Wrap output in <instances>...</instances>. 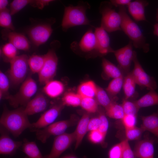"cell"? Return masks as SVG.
Listing matches in <instances>:
<instances>
[{"instance_id":"cell-1","label":"cell","mask_w":158,"mask_h":158,"mask_svg":"<svg viewBox=\"0 0 158 158\" xmlns=\"http://www.w3.org/2000/svg\"><path fill=\"white\" fill-rule=\"evenodd\" d=\"M28 116L23 108L10 110L5 107L1 117L0 124L13 136L17 137L31 126Z\"/></svg>"},{"instance_id":"cell-2","label":"cell","mask_w":158,"mask_h":158,"mask_svg":"<svg viewBox=\"0 0 158 158\" xmlns=\"http://www.w3.org/2000/svg\"><path fill=\"white\" fill-rule=\"evenodd\" d=\"M118 13L121 18V28L132 41L136 48L141 49L145 53L150 50V45L138 25L127 13L125 6L119 7Z\"/></svg>"},{"instance_id":"cell-3","label":"cell","mask_w":158,"mask_h":158,"mask_svg":"<svg viewBox=\"0 0 158 158\" xmlns=\"http://www.w3.org/2000/svg\"><path fill=\"white\" fill-rule=\"evenodd\" d=\"M90 8L87 2L83 1H79L76 6H65L61 24L62 30L66 32L73 27L90 25V21L86 15L87 10Z\"/></svg>"},{"instance_id":"cell-4","label":"cell","mask_w":158,"mask_h":158,"mask_svg":"<svg viewBox=\"0 0 158 158\" xmlns=\"http://www.w3.org/2000/svg\"><path fill=\"white\" fill-rule=\"evenodd\" d=\"M113 6L110 1H104L101 3L99 8L102 15L100 26L109 32L121 30L120 15Z\"/></svg>"},{"instance_id":"cell-5","label":"cell","mask_w":158,"mask_h":158,"mask_svg":"<svg viewBox=\"0 0 158 158\" xmlns=\"http://www.w3.org/2000/svg\"><path fill=\"white\" fill-rule=\"evenodd\" d=\"M37 84L31 76H28L22 83L18 92L14 96L7 97L10 104L16 108L26 105L37 90Z\"/></svg>"},{"instance_id":"cell-6","label":"cell","mask_w":158,"mask_h":158,"mask_svg":"<svg viewBox=\"0 0 158 158\" xmlns=\"http://www.w3.org/2000/svg\"><path fill=\"white\" fill-rule=\"evenodd\" d=\"M28 58L26 55L23 54L9 61L10 66L9 76L13 84L18 85L25 79L29 67Z\"/></svg>"},{"instance_id":"cell-7","label":"cell","mask_w":158,"mask_h":158,"mask_svg":"<svg viewBox=\"0 0 158 158\" xmlns=\"http://www.w3.org/2000/svg\"><path fill=\"white\" fill-rule=\"evenodd\" d=\"M45 55L44 65L38 73L40 83L44 85L53 80L56 74L58 63L57 56L53 48L49 49Z\"/></svg>"},{"instance_id":"cell-8","label":"cell","mask_w":158,"mask_h":158,"mask_svg":"<svg viewBox=\"0 0 158 158\" xmlns=\"http://www.w3.org/2000/svg\"><path fill=\"white\" fill-rule=\"evenodd\" d=\"M55 22V19L52 18L49 23L39 24L30 29L28 35L35 46L38 47L47 41L53 32L51 25Z\"/></svg>"},{"instance_id":"cell-9","label":"cell","mask_w":158,"mask_h":158,"mask_svg":"<svg viewBox=\"0 0 158 158\" xmlns=\"http://www.w3.org/2000/svg\"><path fill=\"white\" fill-rule=\"evenodd\" d=\"M133 61L134 67L131 74L136 84L140 86L145 87L149 90H155L157 85L154 78L149 76L144 70L139 61L135 51H134Z\"/></svg>"},{"instance_id":"cell-10","label":"cell","mask_w":158,"mask_h":158,"mask_svg":"<svg viewBox=\"0 0 158 158\" xmlns=\"http://www.w3.org/2000/svg\"><path fill=\"white\" fill-rule=\"evenodd\" d=\"M71 48L74 51L87 54L95 53L99 55L96 37L92 29L84 34L79 42H73L71 45Z\"/></svg>"},{"instance_id":"cell-11","label":"cell","mask_w":158,"mask_h":158,"mask_svg":"<svg viewBox=\"0 0 158 158\" xmlns=\"http://www.w3.org/2000/svg\"><path fill=\"white\" fill-rule=\"evenodd\" d=\"M73 121L67 120L59 121L36 131V138L42 143H45L52 135L58 136L65 133L73 123Z\"/></svg>"},{"instance_id":"cell-12","label":"cell","mask_w":158,"mask_h":158,"mask_svg":"<svg viewBox=\"0 0 158 158\" xmlns=\"http://www.w3.org/2000/svg\"><path fill=\"white\" fill-rule=\"evenodd\" d=\"M75 139V131L71 133H65L56 136L54 139L50 153L45 156V158H58Z\"/></svg>"},{"instance_id":"cell-13","label":"cell","mask_w":158,"mask_h":158,"mask_svg":"<svg viewBox=\"0 0 158 158\" xmlns=\"http://www.w3.org/2000/svg\"><path fill=\"white\" fill-rule=\"evenodd\" d=\"M64 106L61 102L54 105L46 111L36 122L31 123L29 128L30 130L36 132L53 123L60 114Z\"/></svg>"},{"instance_id":"cell-14","label":"cell","mask_w":158,"mask_h":158,"mask_svg":"<svg viewBox=\"0 0 158 158\" xmlns=\"http://www.w3.org/2000/svg\"><path fill=\"white\" fill-rule=\"evenodd\" d=\"M133 45L130 40L126 46L114 50L113 52L120 67L125 72L129 71L133 60L134 51Z\"/></svg>"},{"instance_id":"cell-15","label":"cell","mask_w":158,"mask_h":158,"mask_svg":"<svg viewBox=\"0 0 158 158\" xmlns=\"http://www.w3.org/2000/svg\"><path fill=\"white\" fill-rule=\"evenodd\" d=\"M0 153L1 154L11 155L14 154L23 142L12 140L3 127L0 130Z\"/></svg>"},{"instance_id":"cell-16","label":"cell","mask_w":158,"mask_h":158,"mask_svg":"<svg viewBox=\"0 0 158 158\" xmlns=\"http://www.w3.org/2000/svg\"><path fill=\"white\" fill-rule=\"evenodd\" d=\"M2 33L3 39L8 40L17 49L27 51L30 49V42L23 34L6 29Z\"/></svg>"},{"instance_id":"cell-17","label":"cell","mask_w":158,"mask_h":158,"mask_svg":"<svg viewBox=\"0 0 158 158\" xmlns=\"http://www.w3.org/2000/svg\"><path fill=\"white\" fill-rule=\"evenodd\" d=\"M48 104L47 97L42 93H40L28 102L24 110L28 116L32 115L45 110Z\"/></svg>"},{"instance_id":"cell-18","label":"cell","mask_w":158,"mask_h":158,"mask_svg":"<svg viewBox=\"0 0 158 158\" xmlns=\"http://www.w3.org/2000/svg\"><path fill=\"white\" fill-rule=\"evenodd\" d=\"M95 33L98 45L99 55L103 56L114 50L111 47L110 38L107 32L101 26L95 28Z\"/></svg>"},{"instance_id":"cell-19","label":"cell","mask_w":158,"mask_h":158,"mask_svg":"<svg viewBox=\"0 0 158 158\" xmlns=\"http://www.w3.org/2000/svg\"><path fill=\"white\" fill-rule=\"evenodd\" d=\"M154 141L149 138L138 141L133 152L135 156L138 158H154Z\"/></svg>"},{"instance_id":"cell-20","label":"cell","mask_w":158,"mask_h":158,"mask_svg":"<svg viewBox=\"0 0 158 158\" xmlns=\"http://www.w3.org/2000/svg\"><path fill=\"white\" fill-rule=\"evenodd\" d=\"M149 4L146 0H137L131 1L127 6L129 12L137 21H146L145 9Z\"/></svg>"},{"instance_id":"cell-21","label":"cell","mask_w":158,"mask_h":158,"mask_svg":"<svg viewBox=\"0 0 158 158\" xmlns=\"http://www.w3.org/2000/svg\"><path fill=\"white\" fill-rule=\"evenodd\" d=\"M142 120L141 127L144 131H149L158 139V110L150 115L142 117Z\"/></svg>"},{"instance_id":"cell-22","label":"cell","mask_w":158,"mask_h":158,"mask_svg":"<svg viewBox=\"0 0 158 158\" xmlns=\"http://www.w3.org/2000/svg\"><path fill=\"white\" fill-rule=\"evenodd\" d=\"M64 89V85L62 82L53 80L44 85L43 91L50 98H56L62 94Z\"/></svg>"},{"instance_id":"cell-23","label":"cell","mask_w":158,"mask_h":158,"mask_svg":"<svg viewBox=\"0 0 158 158\" xmlns=\"http://www.w3.org/2000/svg\"><path fill=\"white\" fill-rule=\"evenodd\" d=\"M90 116L87 113L84 114L79 121L75 131L76 139L75 149H76L81 142L85 135L88 131V125Z\"/></svg>"},{"instance_id":"cell-24","label":"cell","mask_w":158,"mask_h":158,"mask_svg":"<svg viewBox=\"0 0 158 158\" xmlns=\"http://www.w3.org/2000/svg\"><path fill=\"white\" fill-rule=\"evenodd\" d=\"M97 85L92 81L89 80L80 84L77 90V93L81 98H94L95 97Z\"/></svg>"},{"instance_id":"cell-25","label":"cell","mask_w":158,"mask_h":158,"mask_svg":"<svg viewBox=\"0 0 158 158\" xmlns=\"http://www.w3.org/2000/svg\"><path fill=\"white\" fill-rule=\"evenodd\" d=\"M22 146L23 151L28 158H45L35 142L25 139Z\"/></svg>"},{"instance_id":"cell-26","label":"cell","mask_w":158,"mask_h":158,"mask_svg":"<svg viewBox=\"0 0 158 158\" xmlns=\"http://www.w3.org/2000/svg\"><path fill=\"white\" fill-rule=\"evenodd\" d=\"M138 108L158 105V93L155 90H150L138 100L135 102Z\"/></svg>"},{"instance_id":"cell-27","label":"cell","mask_w":158,"mask_h":158,"mask_svg":"<svg viewBox=\"0 0 158 158\" xmlns=\"http://www.w3.org/2000/svg\"><path fill=\"white\" fill-rule=\"evenodd\" d=\"M102 66L103 72L107 78L114 79L123 76L119 68L105 58L102 59Z\"/></svg>"},{"instance_id":"cell-28","label":"cell","mask_w":158,"mask_h":158,"mask_svg":"<svg viewBox=\"0 0 158 158\" xmlns=\"http://www.w3.org/2000/svg\"><path fill=\"white\" fill-rule=\"evenodd\" d=\"M136 84L131 73H128L123 79V85L125 99H128L133 95Z\"/></svg>"},{"instance_id":"cell-29","label":"cell","mask_w":158,"mask_h":158,"mask_svg":"<svg viewBox=\"0 0 158 158\" xmlns=\"http://www.w3.org/2000/svg\"><path fill=\"white\" fill-rule=\"evenodd\" d=\"M45 56L43 55L33 54L29 58L28 63L31 72L38 73L42 69L45 62Z\"/></svg>"},{"instance_id":"cell-30","label":"cell","mask_w":158,"mask_h":158,"mask_svg":"<svg viewBox=\"0 0 158 158\" xmlns=\"http://www.w3.org/2000/svg\"><path fill=\"white\" fill-rule=\"evenodd\" d=\"M81 98L77 93L67 92L62 97L61 102L64 106L77 107L80 106Z\"/></svg>"},{"instance_id":"cell-31","label":"cell","mask_w":158,"mask_h":158,"mask_svg":"<svg viewBox=\"0 0 158 158\" xmlns=\"http://www.w3.org/2000/svg\"><path fill=\"white\" fill-rule=\"evenodd\" d=\"M106 110L107 116L114 119L122 120L125 115L122 105L114 102Z\"/></svg>"},{"instance_id":"cell-32","label":"cell","mask_w":158,"mask_h":158,"mask_svg":"<svg viewBox=\"0 0 158 158\" xmlns=\"http://www.w3.org/2000/svg\"><path fill=\"white\" fill-rule=\"evenodd\" d=\"M95 97L97 103L104 107L105 109L113 102L107 92L102 88L98 86L97 85Z\"/></svg>"},{"instance_id":"cell-33","label":"cell","mask_w":158,"mask_h":158,"mask_svg":"<svg viewBox=\"0 0 158 158\" xmlns=\"http://www.w3.org/2000/svg\"><path fill=\"white\" fill-rule=\"evenodd\" d=\"M123 76L113 79L106 89L107 92L111 96L117 95L123 87Z\"/></svg>"},{"instance_id":"cell-34","label":"cell","mask_w":158,"mask_h":158,"mask_svg":"<svg viewBox=\"0 0 158 158\" xmlns=\"http://www.w3.org/2000/svg\"><path fill=\"white\" fill-rule=\"evenodd\" d=\"M10 10L8 9L0 11V25L6 29L12 31L15 28L12 23Z\"/></svg>"},{"instance_id":"cell-35","label":"cell","mask_w":158,"mask_h":158,"mask_svg":"<svg viewBox=\"0 0 158 158\" xmlns=\"http://www.w3.org/2000/svg\"><path fill=\"white\" fill-rule=\"evenodd\" d=\"M80 106L87 112L94 113L98 109V103L94 98H81Z\"/></svg>"},{"instance_id":"cell-36","label":"cell","mask_w":158,"mask_h":158,"mask_svg":"<svg viewBox=\"0 0 158 158\" xmlns=\"http://www.w3.org/2000/svg\"><path fill=\"white\" fill-rule=\"evenodd\" d=\"M125 115L136 116L140 109L135 102H132L124 99L121 105Z\"/></svg>"},{"instance_id":"cell-37","label":"cell","mask_w":158,"mask_h":158,"mask_svg":"<svg viewBox=\"0 0 158 158\" xmlns=\"http://www.w3.org/2000/svg\"><path fill=\"white\" fill-rule=\"evenodd\" d=\"M32 0H14L10 4V13L13 15L23 8L26 5L30 4Z\"/></svg>"},{"instance_id":"cell-38","label":"cell","mask_w":158,"mask_h":158,"mask_svg":"<svg viewBox=\"0 0 158 158\" xmlns=\"http://www.w3.org/2000/svg\"><path fill=\"white\" fill-rule=\"evenodd\" d=\"M144 130L141 127H134L133 128L125 129V134L128 140H138L141 137Z\"/></svg>"},{"instance_id":"cell-39","label":"cell","mask_w":158,"mask_h":158,"mask_svg":"<svg viewBox=\"0 0 158 158\" xmlns=\"http://www.w3.org/2000/svg\"><path fill=\"white\" fill-rule=\"evenodd\" d=\"M2 50L4 55L8 59L9 61L17 56V49L10 42L4 45Z\"/></svg>"},{"instance_id":"cell-40","label":"cell","mask_w":158,"mask_h":158,"mask_svg":"<svg viewBox=\"0 0 158 158\" xmlns=\"http://www.w3.org/2000/svg\"><path fill=\"white\" fill-rule=\"evenodd\" d=\"M9 82L7 76L1 71H0V98H2L4 94L8 91Z\"/></svg>"},{"instance_id":"cell-41","label":"cell","mask_w":158,"mask_h":158,"mask_svg":"<svg viewBox=\"0 0 158 158\" xmlns=\"http://www.w3.org/2000/svg\"><path fill=\"white\" fill-rule=\"evenodd\" d=\"M109 158H123L122 141L112 147L108 154Z\"/></svg>"},{"instance_id":"cell-42","label":"cell","mask_w":158,"mask_h":158,"mask_svg":"<svg viewBox=\"0 0 158 158\" xmlns=\"http://www.w3.org/2000/svg\"><path fill=\"white\" fill-rule=\"evenodd\" d=\"M88 137L90 141L94 143L102 142L105 138L104 135L98 130L90 131Z\"/></svg>"},{"instance_id":"cell-43","label":"cell","mask_w":158,"mask_h":158,"mask_svg":"<svg viewBox=\"0 0 158 158\" xmlns=\"http://www.w3.org/2000/svg\"><path fill=\"white\" fill-rule=\"evenodd\" d=\"M136 116L125 115L122 119L123 124L125 129L130 128L135 126Z\"/></svg>"},{"instance_id":"cell-44","label":"cell","mask_w":158,"mask_h":158,"mask_svg":"<svg viewBox=\"0 0 158 158\" xmlns=\"http://www.w3.org/2000/svg\"><path fill=\"white\" fill-rule=\"evenodd\" d=\"M123 144V158H135L133 152L127 139L122 141Z\"/></svg>"},{"instance_id":"cell-45","label":"cell","mask_w":158,"mask_h":158,"mask_svg":"<svg viewBox=\"0 0 158 158\" xmlns=\"http://www.w3.org/2000/svg\"><path fill=\"white\" fill-rule=\"evenodd\" d=\"M98 117L100 120V124L98 130L105 137L108 128V121L105 115L102 113H100Z\"/></svg>"},{"instance_id":"cell-46","label":"cell","mask_w":158,"mask_h":158,"mask_svg":"<svg viewBox=\"0 0 158 158\" xmlns=\"http://www.w3.org/2000/svg\"><path fill=\"white\" fill-rule=\"evenodd\" d=\"M100 124V120L99 117H94L90 119L88 125V131L98 130Z\"/></svg>"},{"instance_id":"cell-47","label":"cell","mask_w":158,"mask_h":158,"mask_svg":"<svg viewBox=\"0 0 158 158\" xmlns=\"http://www.w3.org/2000/svg\"><path fill=\"white\" fill-rule=\"evenodd\" d=\"M53 1L52 0H32L30 4L34 7H37L41 10Z\"/></svg>"},{"instance_id":"cell-48","label":"cell","mask_w":158,"mask_h":158,"mask_svg":"<svg viewBox=\"0 0 158 158\" xmlns=\"http://www.w3.org/2000/svg\"><path fill=\"white\" fill-rule=\"evenodd\" d=\"M110 2L112 5L115 7L128 6L131 1L130 0H111Z\"/></svg>"},{"instance_id":"cell-49","label":"cell","mask_w":158,"mask_h":158,"mask_svg":"<svg viewBox=\"0 0 158 158\" xmlns=\"http://www.w3.org/2000/svg\"><path fill=\"white\" fill-rule=\"evenodd\" d=\"M8 4V1L7 0H0V11L7 9L6 7Z\"/></svg>"},{"instance_id":"cell-50","label":"cell","mask_w":158,"mask_h":158,"mask_svg":"<svg viewBox=\"0 0 158 158\" xmlns=\"http://www.w3.org/2000/svg\"><path fill=\"white\" fill-rule=\"evenodd\" d=\"M153 31L154 34L158 37V23H157L154 25Z\"/></svg>"},{"instance_id":"cell-51","label":"cell","mask_w":158,"mask_h":158,"mask_svg":"<svg viewBox=\"0 0 158 158\" xmlns=\"http://www.w3.org/2000/svg\"><path fill=\"white\" fill-rule=\"evenodd\" d=\"M61 158H78L74 155L70 154V155H68L65 156Z\"/></svg>"},{"instance_id":"cell-52","label":"cell","mask_w":158,"mask_h":158,"mask_svg":"<svg viewBox=\"0 0 158 158\" xmlns=\"http://www.w3.org/2000/svg\"><path fill=\"white\" fill-rule=\"evenodd\" d=\"M156 20L157 22L158 23V8L157 9V13L156 16Z\"/></svg>"},{"instance_id":"cell-53","label":"cell","mask_w":158,"mask_h":158,"mask_svg":"<svg viewBox=\"0 0 158 158\" xmlns=\"http://www.w3.org/2000/svg\"><path fill=\"white\" fill-rule=\"evenodd\" d=\"M24 158H28L27 157H25Z\"/></svg>"},{"instance_id":"cell-54","label":"cell","mask_w":158,"mask_h":158,"mask_svg":"<svg viewBox=\"0 0 158 158\" xmlns=\"http://www.w3.org/2000/svg\"><path fill=\"white\" fill-rule=\"evenodd\" d=\"M135 158H136V157H135Z\"/></svg>"}]
</instances>
